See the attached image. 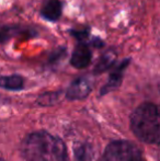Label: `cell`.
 <instances>
[{
  "label": "cell",
  "instance_id": "obj_1",
  "mask_svg": "<svg viewBox=\"0 0 160 161\" xmlns=\"http://www.w3.org/2000/svg\"><path fill=\"white\" fill-rule=\"evenodd\" d=\"M23 156L26 161H67L64 142L46 131H36L25 138Z\"/></svg>",
  "mask_w": 160,
  "mask_h": 161
},
{
  "label": "cell",
  "instance_id": "obj_2",
  "mask_svg": "<svg viewBox=\"0 0 160 161\" xmlns=\"http://www.w3.org/2000/svg\"><path fill=\"white\" fill-rule=\"evenodd\" d=\"M130 127L138 139L147 144H157L160 139V122L157 105L143 103L130 117Z\"/></svg>",
  "mask_w": 160,
  "mask_h": 161
},
{
  "label": "cell",
  "instance_id": "obj_3",
  "mask_svg": "<svg viewBox=\"0 0 160 161\" xmlns=\"http://www.w3.org/2000/svg\"><path fill=\"white\" fill-rule=\"evenodd\" d=\"M104 161H144L137 146L130 142H112L104 153Z\"/></svg>",
  "mask_w": 160,
  "mask_h": 161
},
{
  "label": "cell",
  "instance_id": "obj_4",
  "mask_svg": "<svg viewBox=\"0 0 160 161\" xmlns=\"http://www.w3.org/2000/svg\"><path fill=\"white\" fill-rule=\"evenodd\" d=\"M92 58V52L87 43H79L71 55L70 64L77 69H82L89 66Z\"/></svg>",
  "mask_w": 160,
  "mask_h": 161
},
{
  "label": "cell",
  "instance_id": "obj_5",
  "mask_svg": "<svg viewBox=\"0 0 160 161\" xmlns=\"http://www.w3.org/2000/svg\"><path fill=\"white\" fill-rule=\"evenodd\" d=\"M91 91V85L87 78H78L69 86L66 97L69 100L85 99Z\"/></svg>",
  "mask_w": 160,
  "mask_h": 161
},
{
  "label": "cell",
  "instance_id": "obj_6",
  "mask_svg": "<svg viewBox=\"0 0 160 161\" xmlns=\"http://www.w3.org/2000/svg\"><path fill=\"white\" fill-rule=\"evenodd\" d=\"M63 6L59 0H45L41 9V14L44 19L55 22L62 15Z\"/></svg>",
  "mask_w": 160,
  "mask_h": 161
},
{
  "label": "cell",
  "instance_id": "obj_7",
  "mask_svg": "<svg viewBox=\"0 0 160 161\" xmlns=\"http://www.w3.org/2000/svg\"><path fill=\"white\" fill-rule=\"evenodd\" d=\"M128 63H130L128 59L122 62L121 64L118 66V68L112 72L111 76H110L109 81H108L107 85H105L104 87L102 88V90H101V94H102V96L105 93H108V92L112 91V90L116 89V88L121 85L122 79H123V71H124V69L127 67Z\"/></svg>",
  "mask_w": 160,
  "mask_h": 161
},
{
  "label": "cell",
  "instance_id": "obj_8",
  "mask_svg": "<svg viewBox=\"0 0 160 161\" xmlns=\"http://www.w3.org/2000/svg\"><path fill=\"white\" fill-rule=\"evenodd\" d=\"M0 88L7 90H20L23 88V78L18 75L0 77Z\"/></svg>",
  "mask_w": 160,
  "mask_h": 161
},
{
  "label": "cell",
  "instance_id": "obj_9",
  "mask_svg": "<svg viewBox=\"0 0 160 161\" xmlns=\"http://www.w3.org/2000/svg\"><path fill=\"white\" fill-rule=\"evenodd\" d=\"M116 55L114 52H108L105 53L102 57L100 58V60L98 62V64L96 65V68H94V72L96 74H101V72L108 70L110 67H112L115 62Z\"/></svg>",
  "mask_w": 160,
  "mask_h": 161
},
{
  "label": "cell",
  "instance_id": "obj_10",
  "mask_svg": "<svg viewBox=\"0 0 160 161\" xmlns=\"http://www.w3.org/2000/svg\"><path fill=\"white\" fill-rule=\"evenodd\" d=\"M21 29L11 28V26H2L0 28V42L9 40L10 37L14 36L15 34H21Z\"/></svg>",
  "mask_w": 160,
  "mask_h": 161
},
{
  "label": "cell",
  "instance_id": "obj_11",
  "mask_svg": "<svg viewBox=\"0 0 160 161\" xmlns=\"http://www.w3.org/2000/svg\"><path fill=\"white\" fill-rule=\"evenodd\" d=\"M91 150L88 146H82L76 151V155L79 161H92Z\"/></svg>",
  "mask_w": 160,
  "mask_h": 161
},
{
  "label": "cell",
  "instance_id": "obj_12",
  "mask_svg": "<svg viewBox=\"0 0 160 161\" xmlns=\"http://www.w3.org/2000/svg\"><path fill=\"white\" fill-rule=\"evenodd\" d=\"M0 161H3V160H2V159H0Z\"/></svg>",
  "mask_w": 160,
  "mask_h": 161
}]
</instances>
